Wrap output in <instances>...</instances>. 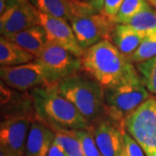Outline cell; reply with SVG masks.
I'll list each match as a JSON object with an SVG mask.
<instances>
[{"instance_id":"cell-1","label":"cell","mask_w":156,"mask_h":156,"mask_svg":"<svg viewBox=\"0 0 156 156\" xmlns=\"http://www.w3.org/2000/svg\"><path fill=\"white\" fill-rule=\"evenodd\" d=\"M81 60L83 70L104 89L116 87L140 76L133 62L123 56L108 39L84 50Z\"/></svg>"},{"instance_id":"cell-2","label":"cell","mask_w":156,"mask_h":156,"mask_svg":"<svg viewBox=\"0 0 156 156\" xmlns=\"http://www.w3.org/2000/svg\"><path fill=\"white\" fill-rule=\"evenodd\" d=\"M31 95L39 121L55 132L90 128L89 122L62 95L57 83L33 89Z\"/></svg>"},{"instance_id":"cell-3","label":"cell","mask_w":156,"mask_h":156,"mask_svg":"<svg viewBox=\"0 0 156 156\" xmlns=\"http://www.w3.org/2000/svg\"><path fill=\"white\" fill-rule=\"evenodd\" d=\"M57 87L89 124L100 122L108 117L104 89L89 76L76 73L60 81Z\"/></svg>"},{"instance_id":"cell-4","label":"cell","mask_w":156,"mask_h":156,"mask_svg":"<svg viewBox=\"0 0 156 156\" xmlns=\"http://www.w3.org/2000/svg\"><path fill=\"white\" fill-rule=\"evenodd\" d=\"M149 93L140 76L116 87L105 89L107 116L123 128L126 118L150 97Z\"/></svg>"},{"instance_id":"cell-5","label":"cell","mask_w":156,"mask_h":156,"mask_svg":"<svg viewBox=\"0 0 156 156\" xmlns=\"http://www.w3.org/2000/svg\"><path fill=\"white\" fill-rule=\"evenodd\" d=\"M123 128L140 146L146 156H156L155 97H149L128 115Z\"/></svg>"},{"instance_id":"cell-6","label":"cell","mask_w":156,"mask_h":156,"mask_svg":"<svg viewBox=\"0 0 156 156\" xmlns=\"http://www.w3.org/2000/svg\"><path fill=\"white\" fill-rule=\"evenodd\" d=\"M0 77L7 86L19 91L56 84L50 72L36 61L17 66H1Z\"/></svg>"},{"instance_id":"cell-7","label":"cell","mask_w":156,"mask_h":156,"mask_svg":"<svg viewBox=\"0 0 156 156\" xmlns=\"http://www.w3.org/2000/svg\"><path fill=\"white\" fill-rule=\"evenodd\" d=\"M70 25L79 45L83 50L105 39H110L115 24L102 12L72 19Z\"/></svg>"},{"instance_id":"cell-8","label":"cell","mask_w":156,"mask_h":156,"mask_svg":"<svg viewBox=\"0 0 156 156\" xmlns=\"http://www.w3.org/2000/svg\"><path fill=\"white\" fill-rule=\"evenodd\" d=\"M35 61L50 72L56 83L82 69V60L59 45L48 42Z\"/></svg>"},{"instance_id":"cell-9","label":"cell","mask_w":156,"mask_h":156,"mask_svg":"<svg viewBox=\"0 0 156 156\" xmlns=\"http://www.w3.org/2000/svg\"><path fill=\"white\" fill-rule=\"evenodd\" d=\"M6 9L0 15L1 36L18 33L39 25L37 10L30 0H5Z\"/></svg>"},{"instance_id":"cell-10","label":"cell","mask_w":156,"mask_h":156,"mask_svg":"<svg viewBox=\"0 0 156 156\" xmlns=\"http://www.w3.org/2000/svg\"><path fill=\"white\" fill-rule=\"evenodd\" d=\"M30 121L24 115L6 118L0 126V147L11 156H25Z\"/></svg>"},{"instance_id":"cell-11","label":"cell","mask_w":156,"mask_h":156,"mask_svg":"<svg viewBox=\"0 0 156 156\" xmlns=\"http://www.w3.org/2000/svg\"><path fill=\"white\" fill-rule=\"evenodd\" d=\"M39 25L44 29L48 42L59 45L82 58L84 50L79 45L71 25L68 22L37 11Z\"/></svg>"},{"instance_id":"cell-12","label":"cell","mask_w":156,"mask_h":156,"mask_svg":"<svg viewBox=\"0 0 156 156\" xmlns=\"http://www.w3.org/2000/svg\"><path fill=\"white\" fill-rule=\"evenodd\" d=\"M30 2L37 11L66 22L99 12L89 2L83 0H30Z\"/></svg>"},{"instance_id":"cell-13","label":"cell","mask_w":156,"mask_h":156,"mask_svg":"<svg viewBox=\"0 0 156 156\" xmlns=\"http://www.w3.org/2000/svg\"><path fill=\"white\" fill-rule=\"evenodd\" d=\"M93 130L95 142L102 156H122L124 128L112 120H103Z\"/></svg>"},{"instance_id":"cell-14","label":"cell","mask_w":156,"mask_h":156,"mask_svg":"<svg viewBox=\"0 0 156 156\" xmlns=\"http://www.w3.org/2000/svg\"><path fill=\"white\" fill-rule=\"evenodd\" d=\"M56 132L41 121L32 122L25 146V156H47Z\"/></svg>"},{"instance_id":"cell-15","label":"cell","mask_w":156,"mask_h":156,"mask_svg":"<svg viewBox=\"0 0 156 156\" xmlns=\"http://www.w3.org/2000/svg\"><path fill=\"white\" fill-rule=\"evenodd\" d=\"M146 35L128 24L116 23L110 35V41L123 56L129 58L142 43Z\"/></svg>"},{"instance_id":"cell-16","label":"cell","mask_w":156,"mask_h":156,"mask_svg":"<svg viewBox=\"0 0 156 156\" xmlns=\"http://www.w3.org/2000/svg\"><path fill=\"white\" fill-rule=\"evenodd\" d=\"M5 37L27 50L36 58L41 54L48 44L46 32L41 25H36L18 33L5 36Z\"/></svg>"},{"instance_id":"cell-17","label":"cell","mask_w":156,"mask_h":156,"mask_svg":"<svg viewBox=\"0 0 156 156\" xmlns=\"http://www.w3.org/2000/svg\"><path fill=\"white\" fill-rule=\"evenodd\" d=\"M36 57L16 44L1 36L0 64L1 66H17L35 61Z\"/></svg>"},{"instance_id":"cell-18","label":"cell","mask_w":156,"mask_h":156,"mask_svg":"<svg viewBox=\"0 0 156 156\" xmlns=\"http://www.w3.org/2000/svg\"><path fill=\"white\" fill-rule=\"evenodd\" d=\"M129 26L144 33L148 34L156 31V9L148 4L145 8L137 13L127 23Z\"/></svg>"},{"instance_id":"cell-19","label":"cell","mask_w":156,"mask_h":156,"mask_svg":"<svg viewBox=\"0 0 156 156\" xmlns=\"http://www.w3.org/2000/svg\"><path fill=\"white\" fill-rule=\"evenodd\" d=\"M74 131L57 130L56 131L55 142L61 146L67 156H84L81 141Z\"/></svg>"},{"instance_id":"cell-20","label":"cell","mask_w":156,"mask_h":156,"mask_svg":"<svg viewBox=\"0 0 156 156\" xmlns=\"http://www.w3.org/2000/svg\"><path fill=\"white\" fill-rule=\"evenodd\" d=\"M141 81L151 94L156 95V56L136 63Z\"/></svg>"},{"instance_id":"cell-21","label":"cell","mask_w":156,"mask_h":156,"mask_svg":"<svg viewBox=\"0 0 156 156\" xmlns=\"http://www.w3.org/2000/svg\"><path fill=\"white\" fill-rule=\"evenodd\" d=\"M148 4L147 0H125L116 16L112 17L111 20L115 23L125 24Z\"/></svg>"},{"instance_id":"cell-22","label":"cell","mask_w":156,"mask_h":156,"mask_svg":"<svg viewBox=\"0 0 156 156\" xmlns=\"http://www.w3.org/2000/svg\"><path fill=\"white\" fill-rule=\"evenodd\" d=\"M156 56V31L148 34L143 39L138 49L128 58L131 62H141Z\"/></svg>"},{"instance_id":"cell-23","label":"cell","mask_w":156,"mask_h":156,"mask_svg":"<svg viewBox=\"0 0 156 156\" xmlns=\"http://www.w3.org/2000/svg\"><path fill=\"white\" fill-rule=\"evenodd\" d=\"M93 128L75 130L74 133L76 135L83 147L84 156H102L95 142L93 134Z\"/></svg>"},{"instance_id":"cell-24","label":"cell","mask_w":156,"mask_h":156,"mask_svg":"<svg viewBox=\"0 0 156 156\" xmlns=\"http://www.w3.org/2000/svg\"><path fill=\"white\" fill-rule=\"evenodd\" d=\"M122 156H146L140 146L127 132L123 134Z\"/></svg>"},{"instance_id":"cell-25","label":"cell","mask_w":156,"mask_h":156,"mask_svg":"<svg viewBox=\"0 0 156 156\" xmlns=\"http://www.w3.org/2000/svg\"><path fill=\"white\" fill-rule=\"evenodd\" d=\"M125 0H104L102 13L108 17H115Z\"/></svg>"},{"instance_id":"cell-26","label":"cell","mask_w":156,"mask_h":156,"mask_svg":"<svg viewBox=\"0 0 156 156\" xmlns=\"http://www.w3.org/2000/svg\"><path fill=\"white\" fill-rule=\"evenodd\" d=\"M47 156H67V154L61 146L54 141V143L50 147Z\"/></svg>"},{"instance_id":"cell-27","label":"cell","mask_w":156,"mask_h":156,"mask_svg":"<svg viewBox=\"0 0 156 156\" xmlns=\"http://www.w3.org/2000/svg\"><path fill=\"white\" fill-rule=\"evenodd\" d=\"M89 2L95 10H97L99 12L102 11L104 5V0H89Z\"/></svg>"},{"instance_id":"cell-28","label":"cell","mask_w":156,"mask_h":156,"mask_svg":"<svg viewBox=\"0 0 156 156\" xmlns=\"http://www.w3.org/2000/svg\"><path fill=\"white\" fill-rule=\"evenodd\" d=\"M0 156H11L10 154H8L3 147H0Z\"/></svg>"},{"instance_id":"cell-29","label":"cell","mask_w":156,"mask_h":156,"mask_svg":"<svg viewBox=\"0 0 156 156\" xmlns=\"http://www.w3.org/2000/svg\"><path fill=\"white\" fill-rule=\"evenodd\" d=\"M147 1L154 8H155L156 9V0H147Z\"/></svg>"}]
</instances>
